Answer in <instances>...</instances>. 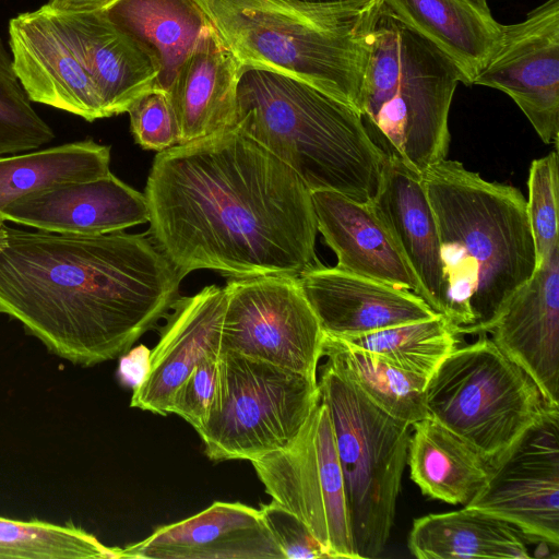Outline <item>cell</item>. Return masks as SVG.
Masks as SVG:
<instances>
[{
	"mask_svg": "<svg viewBox=\"0 0 559 559\" xmlns=\"http://www.w3.org/2000/svg\"><path fill=\"white\" fill-rule=\"evenodd\" d=\"M144 195L147 234L181 278L298 277L320 263L311 191L238 127L158 152Z\"/></svg>",
	"mask_w": 559,
	"mask_h": 559,
	"instance_id": "cell-1",
	"label": "cell"
},
{
	"mask_svg": "<svg viewBox=\"0 0 559 559\" xmlns=\"http://www.w3.org/2000/svg\"><path fill=\"white\" fill-rule=\"evenodd\" d=\"M148 234L0 224V313L75 365L124 355L165 318L181 282Z\"/></svg>",
	"mask_w": 559,
	"mask_h": 559,
	"instance_id": "cell-2",
	"label": "cell"
},
{
	"mask_svg": "<svg viewBox=\"0 0 559 559\" xmlns=\"http://www.w3.org/2000/svg\"><path fill=\"white\" fill-rule=\"evenodd\" d=\"M438 227L443 292L439 314L461 335H484L537 267L526 200L457 160L421 174Z\"/></svg>",
	"mask_w": 559,
	"mask_h": 559,
	"instance_id": "cell-3",
	"label": "cell"
},
{
	"mask_svg": "<svg viewBox=\"0 0 559 559\" xmlns=\"http://www.w3.org/2000/svg\"><path fill=\"white\" fill-rule=\"evenodd\" d=\"M234 126L293 168L310 191L373 202L386 154L354 107L294 76L242 64Z\"/></svg>",
	"mask_w": 559,
	"mask_h": 559,
	"instance_id": "cell-4",
	"label": "cell"
},
{
	"mask_svg": "<svg viewBox=\"0 0 559 559\" xmlns=\"http://www.w3.org/2000/svg\"><path fill=\"white\" fill-rule=\"evenodd\" d=\"M462 76L433 44L378 0L365 27L358 111L376 144L418 174L447 158Z\"/></svg>",
	"mask_w": 559,
	"mask_h": 559,
	"instance_id": "cell-5",
	"label": "cell"
},
{
	"mask_svg": "<svg viewBox=\"0 0 559 559\" xmlns=\"http://www.w3.org/2000/svg\"><path fill=\"white\" fill-rule=\"evenodd\" d=\"M192 1L241 64L294 76L358 110L365 27L378 0L362 8Z\"/></svg>",
	"mask_w": 559,
	"mask_h": 559,
	"instance_id": "cell-6",
	"label": "cell"
},
{
	"mask_svg": "<svg viewBox=\"0 0 559 559\" xmlns=\"http://www.w3.org/2000/svg\"><path fill=\"white\" fill-rule=\"evenodd\" d=\"M318 386L333 426L356 554L376 558L394 524L412 425L380 409L329 360Z\"/></svg>",
	"mask_w": 559,
	"mask_h": 559,
	"instance_id": "cell-7",
	"label": "cell"
},
{
	"mask_svg": "<svg viewBox=\"0 0 559 559\" xmlns=\"http://www.w3.org/2000/svg\"><path fill=\"white\" fill-rule=\"evenodd\" d=\"M429 417L492 465L549 406L531 377L486 334L457 346L425 388Z\"/></svg>",
	"mask_w": 559,
	"mask_h": 559,
	"instance_id": "cell-8",
	"label": "cell"
},
{
	"mask_svg": "<svg viewBox=\"0 0 559 559\" xmlns=\"http://www.w3.org/2000/svg\"><path fill=\"white\" fill-rule=\"evenodd\" d=\"M320 402L318 381L245 355L221 350L216 393L203 428L214 461L249 460L285 448Z\"/></svg>",
	"mask_w": 559,
	"mask_h": 559,
	"instance_id": "cell-9",
	"label": "cell"
},
{
	"mask_svg": "<svg viewBox=\"0 0 559 559\" xmlns=\"http://www.w3.org/2000/svg\"><path fill=\"white\" fill-rule=\"evenodd\" d=\"M251 463L272 500L301 520L331 558L358 559L333 426L321 400L285 448Z\"/></svg>",
	"mask_w": 559,
	"mask_h": 559,
	"instance_id": "cell-10",
	"label": "cell"
},
{
	"mask_svg": "<svg viewBox=\"0 0 559 559\" xmlns=\"http://www.w3.org/2000/svg\"><path fill=\"white\" fill-rule=\"evenodd\" d=\"M221 350L260 359L318 381L325 333L298 277L230 278Z\"/></svg>",
	"mask_w": 559,
	"mask_h": 559,
	"instance_id": "cell-11",
	"label": "cell"
},
{
	"mask_svg": "<svg viewBox=\"0 0 559 559\" xmlns=\"http://www.w3.org/2000/svg\"><path fill=\"white\" fill-rule=\"evenodd\" d=\"M559 546V407L544 414L489 466L485 487L467 504Z\"/></svg>",
	"mask_w": 559,
	"mask_h": 559,
	"instance_id": "cell-12",
	"label": "cell"
},
{
	"mask_svg": "<svg viewBox=\"0 0 559 559\" xmlns=\"http://www.w3.org/2000/svg\"><path fill=\"white\" fill-rule=\"evenodd\" d=\"M472 85L508 94L546 144L559 138V0H546L499 41Z\"/></svg>",
	"mask_w": 559,
	"mask_h": 559,
	"instance_id": "cell-13",
	"label": "cell"
},
{
	"mask_svg": "<svg viewBox=\"0 0 559 559\" xmlns=\"http://www.w3.org/2000/svg\"><path fill=\"white\" fill-rule=\"evenodd\" d=\"M9 35L15 73L32 102L87 121L107 118L79 52L45 5L11 19Z\"/></svg>",
	"mask_w": 559,
	"mask_h": 559,
	"instance_id": "cell-14",
	"label": "cell"
},
{
	"mask_svg": "<svg viewBox=\"0 0 559 559\" xmlns=\"http://www.w3.org/2000/svg\"><path fill=\"white\" fill-rule=\"evenodd\" d=\"M225 287L210 285L176 298L165 316L159 340L133 389L131 407L166 416L175 393L209 354L221 352Z\"/></svg>",
	"mask_w": 559,
	"mask_h": 559,
	"instance_id": "cell-15",
	"label": "cell"
},
{
	"mask_svg": "<svg viewBox=\"0 0 559 559\" xmlns=\"http://www.w3.org/2000/svg\"><path fill=\"white\" fill-rule=\"evenodd\" d=\"M490 340L559 407V242L486 330Z\"/></svg>",
	"mask_w": 559,
	"mask_h": 559,
	"instance_id": "cell-16",
	"label": "cell"
},
{
	"mask_svg": "<svg viewBox=\"0 0 559 559\" xmlns=\"http://www.w3.org/2000/svg\"><path fill=\"white\" fill-rule=\"evenodd\" d=\"M3 222L59 234L103 235L148 223V205L140 191L111 173L59 182L10 202Z\"/></svg>",
	"mask_w": 559,
	"mask_h": 559,
	"instance_id": "cell-17",
	"label": "cell"
},
{
	"mask_svg": "<svg viewBox=\"0 0 559 559\" xmlns=\"http://www.w3.org/2000/svg\"><path fill=\"white\" fill-rule=\"evenodd\" d=\"M122 558L285 559L260 509L223 501L118 548V559Z\"/></svg>",
	"mask_w": 559,
	"mask_h": 559,
	"instance_id": "cell-18",
	"label": "cell"
},
{
	"mask_svg": "<svg viewBox=\"0 0 559 559\" xmlns=\"http://www.w3.org/2000/svg\"><path fill=\"white\" fill-rule=\"evenodd\" d=\"M326 335L345 338L439 314L409 289L321 263L298 276Z\"/></svg>",
	"mask_w": 559,
	"mask_h": 559,
	"instance_id": "cell-19",
	"label": "cell"
},
{
	"mask_svg": "<svg viewBox=\"0 0 559 559\" xmlns=\"http://www.w3.org/2000/svg\"><path fill=\"white\" fill-rule=\"evenodd\" d=\"M311 199L317 229L336 254V267L409 289L426 301L418 277L371 204L333 190H313Z\"/></svg>",
	"mask_w": 559,
	"mask_h": 559,
	"instance_id": "cell-20",
	"label": "cell"
},
{
	"mask_svg": "<svg viewBox=\"0 0 559 559\" xmlns=\"http://www.w3.org/2000/svg\"><path fill=\"white\" fill-rule=\"evenodd\" d=\"M50 12L79 52L107 117L127 112L138 97L154 88L158 75L155 59L142 44L112 23L104 11Z\"/></svg>",
	"mask_w": 559,
	"mask_h": 559,
	"instance_id": "cell-21",
	"label": "cell"
},
{
	"mask_svg": "<svg viewBox=\"0 0 559 559\" xmlns=\"http://www.w3.org/2000/svg\"><path fill=\"white\" fill-rule=\"evenodd\" d=\"M241 63L210 25L178 69L167 91L179 144L234 126Z\"/></svg>",
	"mask_w": 559,
	"mask_h": 559,
	"instance_id": "cell-22",
	"label": "cell"
},
{
	"mask_svg": "<svg viewBox=\"0 0 559 559\" xmlns=\"http://www.w3.org/2000/svg\"><path fill=\"white\" fill-rule=\"evenodd\" d=\"M371 206L418 277L426 302L439 313L443 292L440 242L421 175L386 155Z\"/></svg>",
	"mask_w": 559,
	"mask_h": 559,
	"instance_id": "cell-23",
	"label": "cell"
},
{
	"mask_svg": "<svg viewBox=\"0 0 559 559\" xmlns=\"http://www.w3.org/2000/svg\"><path fill=\"white\" fill-rule=\"evenodd\" d=\"M383 1L454 63L465 85H472L501 35L487 0Z\"/></svg>",
	"mask_w": 559,
	"mask_h": 559,
	"instance_id": "cell-24",
	"label": "cell"
},
{
	"mask_svg": "<svg viewBox=\"0 0 559 559\" xmlns=\"http://www.w3.org/2000/svg\"><path fill=\"white\" fill-rule=\"evenodd\" d=\"M524 539L508 522L464 507L415 519L407 546L419 559H528Z\"/></svg>",
	"mask_w": 559,
	"mask_h": 559,
	"instance_id": "cell-25",
	"label": "cell"
},
{
	"mask_svg": "<svg viewBox=\"0 0 559 559\" xmlns=\"http://www.w3.org/2000/svg\"><path fill=\"white\" fill-rule=\"evenodd\" d=\"M412 427L407 464L413 481L427 497L467 506L487 483V463L471 445L429 416Z\"/></svg>",
	"mask_w": 559,
	"mask_h": 559,
	"instance_id": "cell-26",
	"label": "cell"
},
{
	"mask_svg": "<svg viewBox=\"0 0 559 559\" xmlns=\"http://www.w3.org/2000/svg\"><path fill=\"white\" fill-rule=\"evenodd\" d=\"M104 13L150 51L158 66L154 88L165 92L211 25L192 0H118Z\"/></svg>",
	"mask_w": 559,
	"mask_h": 559,
	"instance_id": "cell-27",
	"label": "cell"
},
{
	"mask_svg": "<svg viewBox=\"0 0 559 559\" xmlns=\"http://www.w3.org/2000/svg\"><path fill=\"white\" fill-rule=\"evenodd\" d=\"M323 357L386 414L413 425L428 416V378L405 371L385 358L326 335Z\"/></svg>",
	"mask_w": 559,
	"mask_h": 559,
	"instance_id": "cell-28",
	"label": "cell"
},
{
	"mask_svg": "<svg viewBox=\"0 0 559 559\" xmlns=\"http://www.w3.org/2000/svg\"><path fill=\"white\" fill-rule=\"evenodd\" d=\"M110 146L85 140L41 151L0 156V212L13 200L67 181L104 176L109 170ZM4 223L0 216V224Z\"/></svg>",
	"mask_w": 559,
	"mask_h": 559,
	"instance_id": "cell-29",
	"label": "cell"
},
{
	"mask_svg": "<svg viewBox=\"0 0 559 559\" xmlns=\"http://www.w3.org/2000/svg\"><path fill=\"white\" fill-rule=\"evenodd\" d=\"M459 337L450 322L443 316L437 314L430 319L341 340L377 354L405 371L429 379L447 356L459 346Z\"/></svg>",
	"mask_w": 559,
	"mask_h": 559,
	"instance_id": "cell-30",
	"label": "cell"
},
{
	"mask_svg": "<svg viewBox=\"0 0 559 559\" xmlns=\"http://www.w3.org/2000/svg\"><path fill=\"white\" fill-rule=\"evenodd\" d=\"M118 559L107 547L72 522L56 524L38 519L0 515V559Z\"/></svg>",
	"mask_w": 559,
	"mask_h": 559,
	"instance_id": "cell-31",
	"label": "cell"
},
{
	"mask_svg": "<svg viewBox=\"0 0 559 559\" xmlns=\"http://www.w3.org/2000/svg\"><path fill=\"white\" fill-rule=\"evenodd\" d=\"M31 103L0 37V156L35 150L53 140V131Z\"/></svg>",
	"mask_w": 559,
	"mask_h": 559,
	"instance_id": "cell-32",
	"label": "cell"
},
{
	"mask_svg": "<svg viewBox=\"0 0 559 559\" xmlns=\"http://www.w3.org/2000/svg\"><path fill=\"white\" fill-rule=\"evenodd\" d=\"M527 215L534 237L537 265L558 239V153L532 162L528 174Z\"/></svg>",
	"mask_w": 559,
	"mask_h": 559,
	"instance_id": "cell-33",
	"label": "cell"
},
{
	"mask_svg": "<svg viewBox=\"0 0 559 559\" xmlns=\"http://www.w3.org/2000/svg\"><path fill=\"white\" fill-rule=\"evenodd\" d=\"M127 112L131 133L141 147L160 152L179 144V129L167 92H145Z\"/></svg>",
	"mask_w": 559,
	"mask_h": 559,
	"instance_id": "cell-34",
	"label": "cell"
},
{
	"mask_svg": "<svg viewBox=\"0 0 559 559\" xmlns=\"http://www.w3.org/2000/svg\"><path fill=\"white\" fill-rule=\"evenodd\" d=\"M219 352L205 356L179 386L171 402L176 414L200 431L206 423L216 393Z\"/></svg>",
	"mask_w": 559,
	"mask_h": 559,
	"instance_id": "cell-35",
	"label": "cell"
},
{
	"mask_svg": "<svg viewBox=\"0 0 559 559\" xmlns=\"http://www.w3.org/2000/svg\"><path fill=\"white\" fill-rule=\"evenodd\" d=\"M260 511L285 559L331 558L307 525L281 504L272 500Z\"/></svg>",
	"mask_w": 559,
	"mask_h": 559,
	"instance_id": "cell-36",
	"label": "cell"
},
{
	"mask_svg": "<svg viewBox=\"0 0 559 559\" xmlns=\"http://www.w3.org/2000/svg\"><path fill=\"white\" fill-rule=\"evenodd\" d=\"M118 0H48L46 8L56 13H93L107 10Z\"/></svg>",
	"mask_w": 559,
	"mask_h": 559,
	"instance_id": "cell-37",
	"label": "cell"
},
{
	"mask_svg": "<svg viewBox=\"0 0 559 559\" xmlns=\"http://www.w3.org/2000/svg\"><path fill=\"white\" fill-rule=\"evenodd\" d=\"M290 4L309 8H362L377 0H281Z\"/></svg>",
	"mask_w": 559,
	"mask_h": 559,
	"instance_id": "cell-38",
	"label": "cell"
}]
</instances>
